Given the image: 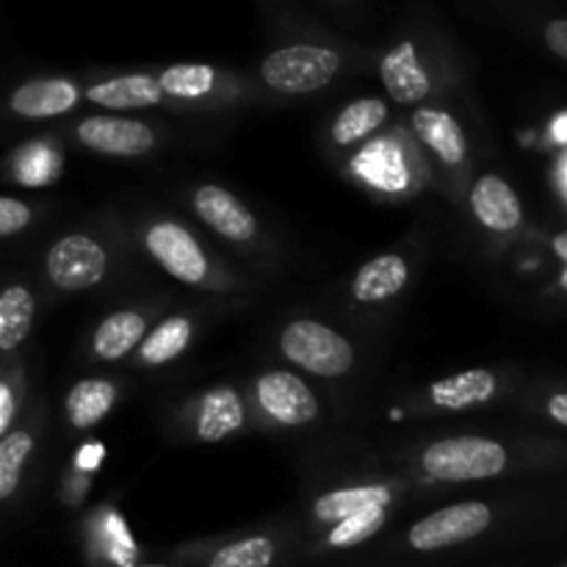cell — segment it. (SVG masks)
Returning a JSON list of instances; mask_svg holds the SVG:
<instances>
[{
  "label": "cell",
  "instance_id": "cell-6",
  "mask_svg": "<svg viewBox=\"0 0 567 567\" xmlns=\"http://www.w3.org/2000/svg\"><path fill=\"white\" fill-rule=\"evenodd\" d=\"M147 249L172 277L188 282V286H197L208 275V264H205L199 244L194 241V236L186 227L175 225V221L155 225L147 233Z\"/></svg>",
  "mask_w": 567,
  "mask_h": 567
},
{
  "label": "cell",
  "instance_id": "cell-25",
  "mask_svg": "<svg viewBox=\"0 0 567 567\" xmlns=\"http://www.w3.org/2000/svg\"><path fill=\"white\" fill-rule=\"evenodd\" d=\"M31 446L33 441L25 432H9L0 441V498H9L17 491L22 463L31 454Z\"/></svg>",
  "mask_w": 567,
  "mask_h": 567
},
{
  "label": "cell",
  "instance_id": "cell-5",
  "mask_svg": "<svg viewBox=\"0 0 567 567\" xmlns=\"http://www.w3.org/2000/svg\"><path fill=\"white\" fill-rule=\"evenodd\" d=\"M48 275L64 291H83L103 280L105 252L86 236H66L50 249Z\"/></svg>",
  "mask_w": 567,
  "mask_h": 567
},
{
  "label": "cell",
  "instance_id": "cell-24",
  "mask_svg": "<svg viewBox=\"0 0 567 567\" xmlns=\"http://www.w3.org/2000/svg\"><path fill=\"white\" fill-rule=\"evenodd\" d=\"M161 89L175 97H199L214 86V70L205 64H175L161 75Z\"/></svg>",
  "mask_w": 567,
  "mask_h": 567
},
{
  "label": "cell",
  "instance_id": "cell-27",
  "mask_svg": "<svg viewBox=\"0 0 567 567\" xmlns=\"http://www.w3.org/2000/svg\"><path fill=\"white\" fill-rule=\"evenodd\" d=\"M382 524H385V507L363 509V513L341 520V524L330 532V546H336V548L358 546V543L369 540L374 532H380Z\"/></svg>",
  "mask_w": 567,
  "mask_h": 567
},
{
  "label": "cell",
  "instance_id": "cell-11",
  "mask_svg": "<svg viewBox=\"0 0 567 567\" xmlns=\"http://www.w3.org/2000/svg\"><path fill=\"white\" fill-rule=\"evenodd\" d=\"M382 83L396 103H419L430 94V78L415 55L413 42H402L382 59Z\"/></svg>",
  "mask_w": 567,
  "mask_h": 567
},
{
  "label": "cell",
  "instance_id": "cell-16",
  "mask_svg": "<svg viewBox=\"0 0 567 567\" xmlns=\"http://www.w3.org/2000/svg\"><path fill=\"white\" fill-rule=\"evenodd\" d=\"M413 125L419 131V136L441 155L446 164H460L465 158V138L460 131L457 120L449 116L446 111L437 109H421L415 111Z\"/></svg>",
  "mask_w": 567,
  "mask_h": 567
},
{
  "label": "cell",
  "instance_id": "cell-14",
  "mask_svg": "<svg viewBox=\"0 0 567 567\" xmlns=\"http://www.w3.org/2000/svg\"><path fill=\"white\" fill-rule=\"evenodd\" d=\"M86 94L92 103L105 105V109H147V105L158 103L164 89L147 75H125L97 83Z\"/></svg>",
  "mask_w": 567,
  "mask_h": 567
},
{
  "label": "cell",
  "instance_id": "cell-21",
  "mask_svg": "<svg viewBox=\"0 0 567 567\" xmlns=\"http://www.w3.org/2000/svg\"><path fill=\"white\" fill-rule=\"evenodd\" d=\"M33 321V299L22 286L6 288L0 297V349L11 352L25 341Z\"/></svg>",
  "mask_w": 567,
  "mask_h": 567
},
{
  "label": "cell",
  "instance_id": "cell-33",
  "mask_svg": "<svg viewBox=\"0 0 567 567\" xmlns=\"http://www.w3.org/2000/svg\"><path fill=\"white\" fill-rule=\"evenodd\" d=\"M100 457H103V446H100V443H89V446L81 449V454H78V465H81V468H97Z\"/></svg>",
  "mask_w": 567,
  "mask_h": 567
},
{
  "label": "cell",
  "instance_id": "cell-28",
  "mask_svg": "<svg viewBox=\"0 0 567 567\" xmlns=\"http://www.w3.org/2000/svg\"><path fill=\"white\" fill-rule=\"evenodd\" d=\"M391 161H396V153H393V150L388 147V144H377V147L365 150L363 161H360V166H371V164H374V169H369V172H365V175H369V181L380 183V186L388 188L385 177H393L391 172H388V164H391ZM393 183H402V181H396V177H393Z\"/></svg>",
  "mask_w": 567,
  "mask_h": 567
},
{
  "label": "cell",
  "instance_id": "cell-35",
  "mask_svg": "<svg viewBox=\"0 0 567 567\" xmlns=\"http://www.w3.org/2000/svg\"><path fill=\"white\" fill-rule=\"evenodd\" d=\"M554 252H557L559 258H563V264H565L563 277H559V286H563L565 291H567V230L559 233V236L554 238Z\"/></svg>",
  "mask_w": 567,
  "mask_h": 567
},
{
  "label": "cell",
  "instance_id": "cell-10",
  "mask_svg": "<svg viewBox=\"0 0 567 567\" xmlns=\"http://www.w3.org/2000/svg\"><path fill=\"white\" fill-rule=\"evenodd\" d=\"M471 205H474V214L480 216L482 225L498 233L515 230L520 225V216H524L518 194L498 175L480 177V183L471 192Z\"/></svg>",
  "mask_w": 567,
  "mask_h": 567
},
{
  "label": "cell",
  "instance_id": "cell-3",
  "mask_svg": "<svg viewBox=\"0 0 567 567\" xmlns=\"http://www.w3.org/2000/svg\"><path fill=\"white\" fill-rule=\"evenodd\" d=\"M282 352L319 377H341L354 365V352L347 338L319 321H293L282 332Z\"/></svg>",
  "mask_w": 567,
  "mask_h": 567
},
{
  "label": "cell",
  "instance_id": "cell-17",
  "mask_svg": "<svg viewBox=\"0 0 567 567\" xmlns=\"http://www.w3.org/2000/svg\"><path fill=\"white\" fill-rule=\"evenodd\" d=\"M496 391V380H493L491 371L474 369L465 371V374L449 377V380H441L432 385V399H435L441 408L449 410H463L471 408V404L487 402Z\"/></svg>",
  "mask_w": 567,
  "mask_h": 567
},
{
  "label": "cell",
  "instance_id": "cell-7",
  "mask_svg": "<svg viewBox=\"0 0 567 567\" xmlns=\"http://www.w3.org/2000/svg\"><path fill=\"white\" fill-rule=\"evenodd\" d=\"M258 399L271 419L288 426L308 424L319 413V404H316V396L308 391V385L288 371L260 377Z\"/></svg>",
  "mask_w": 567,
  "mask_h": 567
},
{
  "label": "cell",
  "instance_id": "cell-12",
  "mask_svg": "<svg viewBox=\"0 0 567 567\" xmlns=\"http://www.w3.org/2000/svg\"><path fill=\"white\" fill-rule=\"evenodd\" d=\"M78 89L70 81L48 78V81H31L11 94V109L22 116H55L64 114L75 105Z\"/></svg>",
  "mask_w": 567,
  "mask_h": 567
},
{
  "label": "cell",
  "instance_id": "cell-2",
  "mask_svg": "<svg viewBox=\"0 0 567 567\" xmlns=\"http://www.w3.org/2000/svg\"><path fill=\"white\" fill-rule=\"evenodd\" d=\"M341 66L338 53L319 44H291L264 61V81L277 92L305 94L327 86Z\"/></svg>",
  "mask_w": 567,
  "mask_h": 567
},
{
  "label": "cell",
  "instance_id": "cell-26",
  "mask_svg": "<svg viewBox=\"0 0 567 567\" xmlns=\"http://www.w3.org/2000/svg\"><path fill=\"white\" fill-rule=\"evenodd\" d=\"M271 559H275V546L269 537H247L221 548L210 559V567H269Z\"/></svg>",
  "mask_w": 567,
  "mask_h": 567
},
{
  "label": "cell",
  "instance_id": "cell-13",
  "mask_svg": "<svg viewBox=\"0 0 567 567\" xmlns=\"http://www.w3.org/2000/svg\"><path fill=\"white\" fill-rule=\"evenodd\" d=\"M408 282V264L399 255H382L358 271L352 293L358 302H382L396 297Z\"/></svg>",
  "mask_w": 567,
  "mask_h": 567
},
{
  "label": "cell",
  "instance_id": "cell-37",
  "mask_svg": "<svg viewBox=\"0 0 567 567\" xmlns=\"http://www.w3.org/2000/svg\"><path fill=\"white\" fill-rule=\"evenodd\" d=\"M565 567H567V565H565Z\"/></svg>",
  "mask_w": 567,
  "mask_h": 567
},
{
  "label": "cell",
  "instance_id": "cell-34",
  "mask_svg": "<svg viewBox=\"0 0 567 567\" xmlns=\"http://www.w3.org/2000/svg\"><path fill=\"white\" fill-rule=\"evenodd\" d=\"M548 413H551V419L557 421V424L567 426V393H557V396L548 402Z\"/></svg>",
  "mask_w": 567,
  "mask_h": 567
},
{
  "label": "cell",
  "instance_id": "cell-29",
  "mask_svg": "<svg viewBox=\"0 0 567 567\" xmlns=\"http://www.w3.org/2000/svg\"><path fill=\"white\" fill-rule=\"evenodd\" d=\"M109 540L111 543V557L116 559L120 565H127L131 559H136V546H133V540L127 537V529L125 524H122L120 515H111L109 518Z\"/></svg>",
  "mask_w": 567,
  "mask_h": 567
},
{
  "label": "cell",
  "instance_id": "cell-9",
  "mask_svg": "<svg viewBox=\"0 0 567 567\" xmlns=\"http://www.w3.org/2000/svg\"><path fill=\"white\" fill-rule=\"evenodd\" d=\"M194 208H197L199 219L205 225H210L219 236L230 238V241L244 244L258 233V221L244 208L241 199H236L230 192L219 186L199 188L197 197H194Z\"/></svg>",
  "mask_w": 567,
  "mask_h": 567
},
{
  "label": "cell",
  "instance_id": "cell-15",
  "mask_svg": "<svg viewBox=\"0 0 567 567\" xmlns=\"http://www.w3.org/2000/svg\"><path fill=\"white\" fill-rule=\"evenodd\" d=\"M244 424V408L241 399L230 388H219V391L208 393L203 399V408H199V421H197V435L205 443H216L221 437H227L230 432H236Z\"/></svg>",
  "mask_w": 567,
  "mask_h": 567
},
{
  "label": "cell",
  "instance_id": "cell-19",
  "mask_svg": "<svg viewBox=\"0 0 567 567\" xmlns=\"http://www.w3.org/2000/svg\"><path fill=\"white\" fill-rule=\"evenodd\" d=\"M114 396L116 391L111 382L83 380L78 382L70 391V396H66V415H70V421L78 430H89V426H94L97 421L105 419V413H109L111 404H114Z\"/></svg>",
  "mask_w": 567,
  "mask_h": 567
},
{
  "label": "cell",
  "instance_id": "cell-18",
  "mask_svg": "<svg viewBox=\"0 0 567 567\" xmlns=\"http://www.w3.org/2000/svg\"><path fill=\"white\" fill-rule=\"evenodd\" d=\"M144 319L133 310H122V313L109 316L103 324L94 332V352L103 360H120L142 341L144 336Z\"/></svg>",
  "mask_w": 567,
  "mask_h": 567
},
{
  "label": "cell",
  "instance_id": "cell-8",
  "mask_svg": "<svg viewBox=\"0 0 567 567\" xmlns=\"http://www.w3.org/2000/svg\"><path fill=\"white\" fill-rule=\"evenodd\" d=\"M78 138L89 150L105 155H142L155 144V133L144 122L120 120V116H92L81 122Z\"/></svg>",
  "mask_w": 567,
  "mask_h": 567
},
{
  "label": "cell",
  "instance_id": "cell-30",
  "mask_svg": "<svg viewBox=\"0 0 567 567\" xmlns=\"http://www.w3.org/2000/svg\"><path fill=\"white\" fill-rule=\"evenodd\" d=\"M28 219H31V210L25 205L11 197L0 199V236H14L28 225Z\"/></svg>",
  "mask_w": 567,
  "mask_h": 567
},
{
  "label": "cell",
  "instance_id": "cell-22",
  "mask_svg": "<svg viewBox=\"0 0 567 567\" xmlns=\"http://www.w3.org/2000/svg\"><path fill=\"white\" fill-rule=\"evenodd\" d=\"M385 114L388 109L382 100H374V97L358 100V103L347 105V109L341 111V116H338L336 125H332V138H336L338 144L360 142V138L374 133L377 127L385 122Z\"/></svg>",
  "mask_w": 567,
  "mask_h": 567
},
{
  "label": "cell",
  "instance_id": "cell-32",
  "mask_svg": "<svg viewBox=\"0 0 567 567\" xmlns=\"http://www.w3.org/2000/svg\"><path fill=\"white\" fill-rule=\"evenodd\" d=\"M14 419V396H11L9 385H0V432L9 435V424Z\"/></svg>",
  "mask_w": 567,
  "mask_h": 567
},
{
  "label": "cell",
  "instance_id": "cell-4",
  "mask_svg": "<svg viewBox=\"0 0 567 567\" xmlns=\"http://www.w3.org/2000/svg\"><path fill=\"white\" fill-rule=\"evenodd\" d=\"M491 526V509L480 502L454 504V507L437 509L435 515L424 518L410 529V546L415 551H441V548L457 546V543L474 540Z\"/></svg>",
  "mask_w": 567,
  "mask_h": 567
},
{
  "label": "cell",
  "instance_id": "cell-20",
  "mask_svg": "<svg viewBox=\"0 0 567 567\" xmlns=\"http://www.w3.org/2000/svg\"><path fill=\"white\" fill-rule=\"evenodd\" d=\"M391 502V493L382 487H349V491H332L316 502V518L327 524H341L352 515L371 507H385Z\"/></svg>",
  "mask_w": 567,
  "mask_h": 567
},
{
  "label": "cell",
  "instance_id": "cell-23",
  "mask_svg": "<svg viewBox=\"0 0 567 567\" xmlns=\"http://www.w3.org/2000/svg\"><path fill=\"white\" fill-rule=\"evenodd\" d=\"M192 341V324L188 319H166L164 324L155 327V332H150L147 341L142 343V358L147 363H166V360H175L183 349Z\"/></svg>",
  "mask_w": 567,
  "mask_h": 567
},
{
  "label": "cell",
  "instance_id": "cell-1",
  "mask_svg": "<svg viewBox=\"0 0 567 567\" xmlns=\"http://www.w3.org/2000/svg\"><path fill=\"white\" fill-rule=\"evenodd\" d=\"M507 452L487 437H449L432 443L424 452L426 474L443 482H474L502 474Z\"/></svg>",
  "mask_w": 567,
  "mask_h": 567
},
{
  "label": "cell",
  "instance_id": "cell-31",
  "mask_svg": "<svg viewBox=\"0 0 567 567\" xmlns=\"http://www.w3.org/2000/svg\"><path fill=\"white\" fill-rule=\"evenodd\" d=\"M546 42H548V48L554 50V53L563 55V59L567 61V20L548 22Z\"/></svg>",
  "mask_w": 567,
  "mask_h": 567
},
{
  "label": "cell",
  "instance_id": "cell-36",
  "mask_svg": "<svg viewBox=\"0 0 567 567\" xmlns=\"http://www.w3.org/2000/svg\"><path fill=\"white\" fill-rule=\"evenodd\" d=\"M158 567H161V565H158Z\"/></svg>",
  "mask_w": 567,
  "mask_h": 567
}]
</instances>
